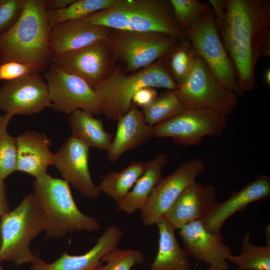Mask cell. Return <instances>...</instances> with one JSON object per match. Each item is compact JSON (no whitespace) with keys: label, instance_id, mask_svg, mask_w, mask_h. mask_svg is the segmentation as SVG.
Returning a JSON list of instances; mask_svg holds the SVG:
<instances>
[{"label":"cell","instance_id":"6da1fadb","mask_svg":"<svg viewBox=\"0 0 270 270\" xmlns=\"http://www.w3.org/2000/svg\"><path fill=\"white\" fill-rule=\"evenodd\" d=\"M222 33L223 44L244 92L256 86L258 60L270 56V2L268 0H226Z\"/></svg>","mask_w":270,"mask_h":270},{"label":"cell","instance_id":"7a4b0ae2","mask_svg":"<svg viewBox=\"0 0 270 270\" xmlns=\"http://www.w3.org/2000/svg\"><path fill=\"white\" fill-rule=\"evenodd\" d=\"M46 11L44 0H24L18 20L0 34V64L9 62L28 64L40 72L48 68L52 56Z\"/></svg>","mask_w":270,"mask_h":270},{"label":"cell","instance_id":"3957f363","mask_svg":"<svg viewBox=\"0 0 270 270\" xmlns=\"http://www.w3.org/2000/svg\"><path fill=\"white\" fill-rule=\"evenodd\" d=\"M80 20L111 30L186 38L176 22L169 0H115L109 8Z\"/></svg>","mask_w":270,"mask_h":270},{"label":"cell","instance_id":"277c9868","mask_svg":"<svg viewBox=\"0 0 270 270\" xmlns=\"http://www.w3.org/2000/svg\"><path fill=\"white\" fill-rule=\"evenodd\" d=\"M33 188L45 218L47 238L58 239L70 232L100 230L98 220L78 209L69 184L64 180L46 174L35 179Z\"/></svg>","mask_w":270,"mask_h":270},{"label":"cell","instance_id":"5b68a950","mask_svg":"<svg viewBox=\"0 0 270 270\" xmlns=\"http://www.w3.org/2000/svg\"><path fill=\"white\" fill-rule=\"evenodd\" d=\"M176 86L163 57L131 74L116 66L94 90L102 114L106 118L117 120L129 110L132 104V96L140 89L152 87L174 90Z\"/></svg>","mask_w":270,"mask_h":270},{"label":"cell","instance_id":"8992f818","mask_svg":"<svg viewBox=\"0 0 270 270\" xmlns=\"http://www.w3.org/2000/svg\"><path fill=\"white\" fill-rule=\"evenodd\" d=\"M45 227L43 212L33 193L26 196L0 221V261H10L17 266L32 263L35 254L30 244Z\"/></svg>","mask_w":270,"mask_h":270},{"label":"cell","instance_id":"52a82bcc","mask_svg":"<svg viewBox=\"0 0 270 270\" xmlns=\"http://www.w3.org/2000/svg\"><path fill=\"white\" fill-rule=\"evenodd\" d=\"M186 109H206L228 116L237 105V96L215 76L197 56L186 80L174 90Z\"/></svg>","mask_w":270,"mask_h":270},{"label":"cell","instance_id":"ba28073f","mask_svg":"<svg viewBox=\"0 0 270 270\" xmlns=\"http://www.w3.org/2000/svg\"><path fill=\"white\" fill-rule=\"evenodd\" d=\"M184 34L197 56L218 80L238 97L242 96L244 92L238 84L235 68L220 36L212 8Z\"/></svg>","mask_w":270,"mask_h":270},{"label":"cell","instance_id":"9c48e42d","mask_svg":"<svg viewBox=\"0 0 270 270\" xmlns=\"http://www.w3.org/2000/svg\"><path fill=\"white\" fill-rule=\"evenodd\" d=\"M108 39L116 62H120L127 72H136L164 57L180 40L160 32H132L111 29Z\"/></svg>","mask_w":270,"mask_h":270},{"label":"cell","instance_id":"30bf717a","mask_svg":"<svg viewBox=\"0 0 270 270\" xmlns=\"http://www.w3.org/2000/svg\"><path fill=\"white\" fill-rule=\"evenodd\" d=\"M227 117L206 109H186L153 126L154 137L170 138L183 146L200 144L206 136H222L227 126Z\"/></svg>","mask_w":270,"mask_h":270},{"label":"cell","instance_id":"8fae6325","mask_svg":"<svg viewBox=\"0 0 270 270\" xmlns=\"http://www.w3.org/2000/svg\"><path fill=\"white\" fill-rule=\"evenodd\" d=\"M44 76L54 110L68 115L78 110L93 116L102 114L94 89L82 78L52 63L46 70Z\"/></svg>","mask_w":270,"mask_h":270},{"label":"cell","instance_id":"7c38bea8","mask_svg":"<svg viewBox=\"0 0 270 270\" xmlns=\"http://www.w3.org/2000/svg\"><path fill=\"white\" fill-rule=\"evenodd\" d=\"M204 168V162L194 158L183 162L168 176L162 178L140 210L144 224L150 226L163 220L176 200Z\"/></svg>","mask_w":270,"mask_h":270},{"label":"cell","instance_id":"4fadbf2b","mask_svg":"<svg viewBox=\"0 0 270 270\" xmlns=\"http://www.w3.org/2000/svg\"><path fill=\"white\" fill-rule=\"evenodd\" d=\"M116 62L108 38L63 55L52 56L51 63L80 77L94 89L110 76Z\"/></svg>","mask_w":270,"mask_h":270},{"label":"cell","instance_id":"5bb4252c","mask_svg":"<svg viewBox=\"0 0 270 270\" xmlns=\"http://www.w3.org/2000/svg\"><path fill=\"white\" fill-rule=\"evenodd\" d=\"M52 107L48 86L40 72L6 81L0 88V110L14 115H32Z\"/></svg>","mask_w":270,"mask_h":270},{"label":"cell","instance_id":"9a60e30c","mask_svg":"<svg viewBox=\"0 0 270 270\" xmlns=\"http://www.w3.org/2000/svg\"><path fill=\"white\" fill-rule=\"evenodd\" d=\"M90 146L74 138H68L54 154V165L63 180L83 196L93 198L101 192L92 180L88 160Z\"/></svg>","mask_w":270,"mask_h":270},{"label":"cell","instance_id":"2e32d148","mask_svg":"<svg viewBox=\"0 0 270 270\" xmlns=\"http://www.w3.org/2000/svg\"><path fill=\"white\" fill-rule=\"evenodd\" d=\"M178 234L188 254L210 266L229 270L226 260L232 254L230 248L224 243L220 232H211L200 220H196L182 226Z\"/></svg>","mask_w":270,"mask_h":270},{"label":"cell","instance_id":"e0dca14e","mask_svg":"<svg viewBox=\"0 0 270 270\" xmlns=\"http://www.w3.org/2000/svg\"><path fill=\"white\" fill-rule=\"evenodd\" d=\"M122 236L123 231L118 226H110L96 240V244L86 253L70 255L64 252L50 263L42 260L36 253L30 270H97L102 264V257L118 248Z\"/></svg>","mask_w":270,"mask_h":270},{"label":"cell","instance_id":"ac0fdd59","mask_svg":"<svg viewBox=\"0 0 270 270\" xmlns=\"http://www.w3.org/2000/svg\"><path fill=\"white\" fill-rule=\"evenodd\" d=\"M216 188L194 181L180 195L164 216L174 230L196 220H200L216 204Z\"/></svg>","mask_w":270,"mask_h":270},{"label":"cell","instance_id":"d6986e66","mask_svg":"<svg viewBox=\"0 0 270 270\" xmlns=\"http://www.w3.org/2000/svg\"><path fill=\"white\" fill-rule=\"evenodd\" d=\"M270 194V178L262 176L232 194L224 202L216 204L210 212L200 220L210 232H220L226 220L250 204L264 199Z\"/></svg>","mask_w":270,"mask_h":270},{"label":"cell","instance_id":"ffe728a7","mask_svg":"<svg viewBox=\"0 0 270 270\" xmlns=\"http://www.w3.org/2000/svg\"><path fill=\"white\" fill-rule=\"evenodd\" d=\"M110 29L80 20L64 22L51 28L50 36L52 57L59 56L108 38Z\"/></svg>","mask_w":270,"mask_h":270},{"label":"cell","instance_id":"44dd1931","mask_svg":"<svg viewBox=\"0 0 270 270\" xmlns=\"http://www.w3.org/2000/svg\"><path fill=\"white\" fill-rule=\"evenodd\" d=\"M16 138V171L30 174L38 178L47 174L50 166L54 165V154L50 146L51 141L44 133L26 131Z\"/></svg>","mask_w":270,"mask_h":270},{"label":"cell","instance_id":"7402d4cb","mask_svg":"<svg viewBox=\"0 0 270 270\" xmlns=\"http://www.w3.org/2000/svg\"><path fill=\"white\" fill-rule=\"evenodd\" d=\"M116 120V132L107 151V159L110 162L116 161L125 152L154 137L153 126L146 122L142 110L133 104L129 110Z\"/></svg>","mask_w":270,"mask_h":270},{"label":"cell","instance_id":"603a6c76","mask_svg":"<svg viewBox=\"0 0 270 270\" xmlns=\"http://www.w3.org/2000/svg\"><path fill=\"white\" fill-rule=\"evenodd\" d=\"M165 153H160L146 162V168L130 192L116 202L118 209L126 214L141 210L156 184L161 180L162 172L168 161Z\"/></svg>","mask_w":270,"mask_h":270},{"label":"cell","instance_id":"cb8c5ba5","mask_svg":"<svg viewBox=\"0 0 270 270\" xmlns=\"http://www.w3.org/2000/svg\"><path fill=\"white\" fill-rule=\"evenodd\" d=\"M156 224L159 234L158 250L148 270H190L188 254L179 245L175 230L164 219Z\"/></svg>","mask_w":270,"mask_h":270},{"label":"cell","instance_id":"d4e9b609","mask_svg":"<svg viewBox=\"0 0 270 270\" xmlns=\"http://www.w3.org/2000/svg\"><path fill=\"white\" fill-rule=\"evenodd\" d=\"M68 124L72 136L88 146L108 151L113 139V134L106 130L100 118L80 110L69 115Z\"/></svg>","mask_w":270,"mask_h":270},{"label":"cell","instance_id":"484cf974","mask_svg":"<svg viewBox=\"0 0 270 270\" xmlns=\"http://www.w3.org/2000/svg\"><path fill=\"white\" fill-rule=\"evenodd\" d=\"M146 168V162L134 161L120 172H108L98 186L100 192L117 202L130 192Z\"/></svg>","mask_w":270,"mask_h":270},{"label":"cell","instance_id":"4316f807","mask_svg":"<svg viewBox=\"0 0 270 270\" xmlns=\"http://www.w3.org/2000/svg\"><path fill=\"white\" fill-rule=\"evenodd\" d=\"M196 56L187 38L179 40L166 54L165 62L177 85L182 84L188 76Z\"/></svg>","mask_w":270,"mask_h":270},{"label":"cell","instance_id":"83f0119b","mask_svg":"<svg viewBox=\"0 0 270 270\" xmlns=\"http://www.w3.org/2000/svg\"><path fill=\"white\" fill-rule=\"evenodd\" d=\"M115 0H75L66 8L47 10L46 15L51 28L64 22L80 20L90 14L110 6Z\"/></svg>","mask_w":270,"mask_h":270},{"label":"cell","instance_id":"f1b7e54d","mask_svg":"<svg viewBox=\"0 0 270 270\" xmlns=\"http://www.w3.org/2000/svg\"><path fill=\"white\" fill-rule=\"evenodd\" d=\"M241 245L240 254L228 256L230 262L240 270H270V246L252 244L248 234L244 236Z\"/></svg>","mask_w":270,"mask_h":270},{"label":"cell","instance_id":"f546056e","mask_svg":"<svg viewBox=\"0 0 270 270\" xmlns=\"http://www.w3.org/2000/svg\"><path fill=\"white\" fill-rule=\"evenodd\" d=\"M186 110L174 90L158 96L148 106L142 108L146 122L154 126Z\"/></svg>","mask_w":270,"mask_h":270},{"label":"cell","instance_id":"4dcf8cb0","mask_svg":"<svg viewBox=\"0 0 270 270\" xmlns=\"http://www.w3.org/2000/svg\"><path fill=\"white\" fill-rule=\"evenodd\" d=\"M169 1L176 22L184 33L198 23L211 8L208 2H200L198 0Z\"/></svg>","mask_w":270,"mask_h":270},{"label":"cell","instance_id":"1f68e13d","mask_svg":"<svg viewBox=\"0 0 270 270\" xmlns=\"http://www.w3.org/2000/svg\"><path fill=\"white\" fill-rule=\"evenodd\" d=\"M12 116L5 114L0 116V180L16 171V138L7 130Z\"/></svg>","mask_w":270,"mask_h":270},{"label":"cell","instance_id":"d6a6232c","mask_svg":"<svg viewBox=\"0 0 270 270\" xmlns=\"http://www.w3.org/2000/svg\"><path fill=\"white\" fill-rule=\"evenodd\" d=\"M144 256L137 250H122L118 248L106 254L102 264L97 270H131L134 266L144 263Z\"/></svg>","mask_w":270,"mask_h":270},{"label":"cell","instance_id":"836d02e7","mask_svg":"<svg viewBox=\"0 0 270 270\" xmlns=\"http://www.w3.org/2000/svg\"><path fill=\"white\" fill-rule=\"evenodd\" d=\"M24 0H0V34L12 27L20 16Z\"/></svg>","mask_w":270,"mask_h":270},{"label":"cell","instance_id":"e575fe53","mask_svg":"<svg viewBox=\"0 0 270 270\" xmlns=\"http://www.w3.org/2000/svg\"><path fill=\"white\" fill-rule=\"evenodd\" d=\"M31 64L17 62H9L0 64V81L15 80L26 74L36 72Z\"/></svg>","mask_w":270,"mask_h":270},{"label":"cell","instance_id":"d590c367","mask_svg":"<svg viewBox=\"0 0 270 270\" xmlns=\"http://www.w3.org/2000/svg\"><path fill=\"white\" fill-rule=\"evenodd\" d=\"M158 96V92L155 88L144 87L134 93L132 103L138 107L144 108L151 104Z\"/></svg>","mask_w":270,"mask_h":270},{"label":"cell","instance_id":"8d00e7d4","mask_svg":"<svg viewBox=\"0 0 270 270\" xmlns=\"http://www.w3.org/2000/svg\"><path fill=\"white\" fill-rule=\"evenodd\" d=\"M213 10L220 34L222 32L226 15V0H208Z\"/></svg>","mask_w":270,"mask_h":270},{"label":"cell","instance_id":"74e56055","mask_svg":"<svg viewBox=\"0 0 270 270\" xmlns=\"http://www.w3.org/2000/svg\"><path fill=\"white\" fill-rule=\"evenodd\" d=\"M9 211H10V209L9 204L7 200L6 184L4 181L0 180V221L2 216Z\"/></svg>","mask_w":270,"mask_h":270},{"label":"cell","instance_id":"f35d334b","mask_svg":"<svg viewBox=\"0 0 270 270\" xmlns=\"http://www.w3.org/2000/svg\"><path fill=\"white\" fill-rule=\"evenodd\" d=\"M75 0H44L46 10H55L64 9Z\"/></svg>","mask_w":270,"mask_h":270},{"label":"cell","instance_id":"ab89813d","mask_svg":"<svg viewBox=\"0 0 270 270\" xmlns=\"http://www.w3.org/2000/svg\"><path fill=\"white\" fill-rule=\"evenodd\" d=\"M270 224H268L265 228V238L267 242L266 246H270Z\"/></svg>","mask_w":270,"mask_h":270},{"label":"cell","instance_id":"60d3db41","mask_svg":"<svg viewBox=\"0 0 270 270\" xmlns=\"http://www.w3.org/2000/svg\"><path fill=\"white\" fill-rule=\"evenodd\" d=\"M264 78L265 82L267 84L268 86H270V69L268 68L264 74Z\"/></svg>","mask_w":270,"mask_h":270},{"label":"cell","instance_id":"b9f144b4","mask_svg":"<svg viewBox=\"0 0 270 270\" xmlns=\"http://www.w3.org/2000/svg\"><path fill=\"white\" fill-rule=\"evenodd\" d=\"M206 270H224L220 269L216 267L210 266L208 268H207ZM238 270H240L238 269Z\"/></svg>","mask_w":270,"mask_h":270},{"label":"cell","instance_id":"7bdbcfd3","mask_svg":"<svg viewBox=\"0 0 270 270\" xmlns=\"http://www.w3.org/2000/svg\"><path fill=\"white\" fill-rule=\"evenodd\" d=\"M1 262H2L0 261V270H4V268H2V265H1Z\"/></svg>","mask_w":270,"mask_h":270}]
</instances>
